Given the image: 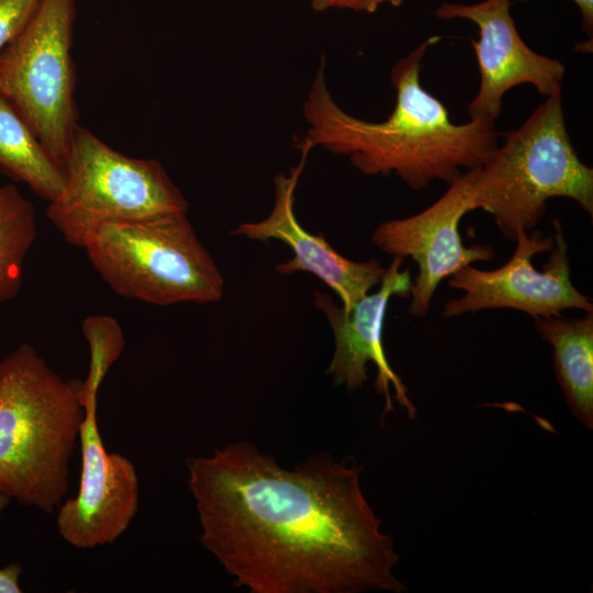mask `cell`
Instances as JSON below:
<instances>
[{
	"mask_svg": "<svg viewBox=\"0 0 593 593\" xmlns=\"http://www.w3.org/2000/svg\"><path fill=\"white\" fill-rule=\"evenodd\" d=\"M425 41L392 68L396 101L381 122L357 119L333 99L325 82L324 60L303 105L309 128L298 148L322 147L348 156L363 175H398L411 189L422 190L433 180L450 183L481 167L497 147L494 121L470 119L455 124L448 110L421 83Z\"/></svg>",
	"mask_w": 593,
	"mask_h": 593,
	"instance_id": "7a4b0ae2",
	"label": "cell"
},
{
	"mask_svg": "<svg viewBox=\"0 0 593 593\" xmlns=\"http://www.w3.org/2000/svg\"><path fill=\"white\" fill-rule=\"evenodd\" d=\"M82 249L103 281L126 299L167 306L223 295V277L187 213L105 223Z\"/></svg>",
	"mask_w": 593,
	"mask_h": 593,
	"instance_id": "5b68a950",
	"label": "cell"
},
{
	"mask_svg": "<svg viewBox=\"0 0 593 593\" xmlns=\"http://www.w3.org/2000/svg\"><path fill=\"white\" fill-rule=\"evenodd\" d=\"M88 376L82 381L83 416L79 426L81 469L77 494L59 505L56 523L60 536L79 549L114 542L138 510V478L130 459L109 452L97 419L98 392L110 367L122 353L111 336L94 334Z\"/></svg>",
	"mask_w": 593,
	"mask_h": 593,
	"instance_id": "ba28073f",
	"label": "cell"
},
{
	"mask_svg": "<svg viewBox=\"0 0 593 593\" xmlns=\"http://www.w3.org/2000/svg\"><path fill=\"white\" fill-rule=\"evenodd\" d=\"M64 187L46 216L71 246L110 222L187 213L188 202L163 165L114 150L77 126L63 164Z\"/></svg>",
	"mask_w": 593,
	"mask_h": 593,
	"instance_id": "8992f818",
	"label": "cell"
},
{
	"mask_svg": "<svg viewBox=\"0 0 593 593\" xmlns=\"http://www.w3.org/2000/svg\"><path fill=\"white\" fill-rule=\"evenodd\" d=\"M11 499L0 492V514L10 503ZM22 568L19 563H10L0 569V593H20L22 590L19 584V578Z\"/></svg>",
	"mask_w": 593,
	"mask_h": 593,
	"instance_id": "d6986e66",
	"label": "cell"
},
{
	"mask_svg": "<svg viewBox=\"0 0 593 593\" xmlns=\"http://www.w3.org/2000/svg\"><path fill=\"white\" fill-rule=\"evenodd\" d=\"M403 258L394 256L380 283V289L365 295L355 306L345 311L323 292L315 291L313 302L322 310L332 327L335 349L326 371L336 385L349 391L361 389L368 380L367 363L372 361L378 369L374 387L384 396L382 421L394 412L390 387L395 390V400L414 419L416 407L407 390L391 368L382 344V328L389 300L393 296L407 298L412 286L409 270L400 271Z\"/></svg>",
	"mask_w": 593,
	"mask_h": 593,
	"instance_id": "7c38bea8",
	"label": "cell"
},
{
	"mask_svg": "<svg viewBox=\"0 0 593 593\" xmlns=\"http://www.w3.org/2000/svg\"><path fill=\"white\" fill-rule=\"evenodd\" d=\"M76 0H41L0 53V92L63 168L78 126L71 56Z\"/></svg>",
	"mask_w": 593,
	"mask_h": 593,
	"instance_id": "52a82bcc",
	"label": "cell"
},
{
	"mask_svg": "<svg viewBox=\"0 0 593 593\" xmlns=\"http://www.w3.org/2000/svg\"><path fill=\"white\" fill-rule=\"evenodd\" d=\"M511 0L478 3H441L434 14L443 20L466 19L479 26V40L471 41L480 69V87L468 104L470 119L495 121L507 90L533 85L542 96L562 90L564 65L534 52L521 37L510 11Z\"/></svg>",
	"mask_w": 593,
	"mask_h": 593,
	"instance_id": "8fae6325",
	"label": "cell"
},
{
	"mask_svg": "<svg viewBox=\"0 0 593 593\" xmlns=\"http://www.w3.org/2000/svg\"><path fill=\"white\" fill-rule=\"evenodd\" d=\"M538 334L553 349L552 366L573 416L593 429V312L583 317L535 316Z\"/></svg>",
	"mask_w": 593,
	"mask_h": 593,
	"instance_id": "5bb4252c",
	"label": "cell"
},
{
	"mask_svg": "<svg viewBox=\"0 0 593 593\" xmlns=\"http://www.w3.org/2000/svg\"><path fill=\"white\" fill-rule=\"evenodd\" d=\"M581 12V26L592 43L593 38V0H572Z\"/></svg>",
	"mask_w": 593,
	"mask_h": 593,
	"instance_id": "ffe728a7",
	"label": "cell"
},
{
	"mask_svg": "<svg viewBox=\"0 0 593 593\" xmlns=\"http://www.w3.org/2000/svg\"><path fill=\"white\" fill-rule=\"evenodd\" d=\"M36 237L33 204L11 183L0 187V304L22 287L25 257Z\"/></svg>",
	"mask_w": 593,
	"mask_h": 593,
	"instance_id": "2e32d148",
	"label": "cell"
},
{
	"mask_svg": "<svg viewBox=\"0 0 593 593\" xmlns=\"http://www.w3.org/2000/svg\"><path fill=\"white\" fill-rule=\"evenodd\" d=\"M0 170L53 201L63 190L64 172L14 105L0 92Z\"/></svg>",
	"mask_w": 593,
	"mask_h": 593,
	"instance_id": "9a60e30c",
	"label": "cell"
},
{
	"mask_svg": "<svg viewBox=\"0 0 593 593\" xmlns=\"http://www.w3.org/2000/svg\"><path fill=\"white\" fill-rule=\"evenodd\" d=\"M504 144L477 169L473 210L490 213L503 236L530 232L555 197L574 200L593 214V169L578 156L569 136L561 91L546 98Z\"/></svg>",
	"mask_w": 593,
	"mask_h": 593,
	"instance_id": "277c9868",
	"label": "cell"
},
{
	"mask_svg": "<svg viewBox=\"0 0 593 593\" xmlns=\"http://www.w3.org/2000/svg\"><path fill=\"white\" fill-rule=\"evenodd\" d=\"M200 544L251 593H403L399 556L360 484L316 454L293 469L247 441L187 459Z\"/></svg>",
	"mask_w": 593,
	"mask_h": 593,
	"instance_id": "6da1fadb",
	"label": "cell"
},
{
	"mask_svg": "<svg viewBox=\"0 0 593 593\" xmlns=\"http://www.w3.org/2000/svg\"><path fill=\"white\" fill-rule=\"evenodd\" d=\"M301 152L299 165L291 168L289 175L275 177V204L270 214L259 222L238 225L233 234L256 240L283 242L292 249L293 258L278 264L276 270L283 275L296 271L314 275L336 292L342 307L349 311L371 288L381 283L387 268L377 259L350 260L336 251L323 234L309 233L300 225L293 209L294 192L310 153Z\"/></svg>",
	"mask_w": 593,
	"mask_h": 593,
	"instance_id": "4fadbf2b",
	"label": "cell"
},
{
	"mask_svg": "<svg viewBox=\"0 0 593 593\" xmlns=\"http://www.w3.org/2000/svg\"><path fill=\"white\" fill-rule=\"evenodd\" d=\"M41 0H0V53L24 30Z\"/></svg>",
	"mask_w": 593,
	"mask_h": 593,
	"instance_id": "e0dca14e",
	"label": "cell"
},
{
	"mask_svg": "<svg viewBox=\"0 0 593 593\" xmlns=\"http://www.w3.org/2000/svg\"><path fill=\"white\" fill-rule=\"evenodd\" d=\"M81 388L30 344L0 360L1 493L49 513L60 505L83 416Z\"/></svg>",
	"mask_w": 593,
	"mask_h": 593,
	"instance_id": "3957f363",
	"label": "cell"
},
{
	"mask_svg": "<svg viewBox=\"0 0 593 593\" xmlns=\"http://www.w3.org/2000/svg\"><path fill=\"white\" fill-rule=\"evenodd\" d=\"M555 233L544 236L539 230L518 231L511 259L493 270L468 265L448 279L463 294L444 305V317H456L489 309H514L530 316L560 315L568 309L593 312L589 296L571 281L568 245L559 220H552Z\"/></svg>",
	"mask_w": 593,
	"mask_h": 593,
	"instance_id": "9c48e42d",
	"label": "cell"
},
{
	"mask_svg": "<svg viewBox=\"0 0 593 593\" xmlns=\"http://www.w3.org/2000/svg\"><path fill=\"white\" fill-rule=\"evenodd\" d=\"M477 169H469L452 180L446 192L423 211L379 224L371 242L383 253L401 258L411 257L418 268L412 281L409 312L422 317L430 307L438 284L459 269L475 261H490L495 251L491 246L462 243L459 223L473 211L471 192Z\"/></svg>",
	"mask_w": 593,
	"mask_h": 593,
	"instance_id": "30bf717a",
	"label": "cell"
},
{
	"mask_svg": "<svg viewBox=\"0 0 593 593\" xmlns=\"http://www.w3.org/2000/svg\"><path fill=\"white\" fill-rule=\"evenodd\" d=\"M404 1L405 0H312V8L315 11L339 8L374 13L383 3L400 7Z\"/></svg>",
	"mask_w": 593,
	"mask_h": 593,
	"instance_id": "ac0fdd59",
	"label": "cell"
}]
</instances>
